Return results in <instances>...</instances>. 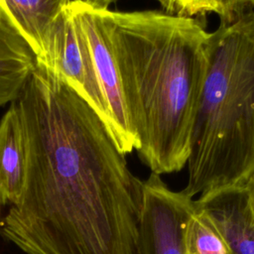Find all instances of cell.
I'll use <instances>...</instances> for the list:
<instances>
[{
	"label": "cell",
	"instance_id": "6",
	"mask_svg": "<svg viewBox=\"0 0 254 254\" xmlns=\"http://www.w3.org/2000/svg\"><path fill=\"white\" fill-rule=\"evenodd\" d=\"M67 9L86 38L111 115V136L119 150L127 155L136 149V139L130 127L121 79L102 11L83 0L70 1Z\"/></svg>",
	"mask_w": 254,
	"mask_h": 254
},
{
	"label": "cell",
	"instance_id": "7",
	"mask_svg": "<svg viewBox=\"0 0 254 254\" xmlns=\"http://www.w3.org/2000/svg\"><path fill=\"white\" fill-rule=\"evenodd\" d=\"M194 202L218 227L231 254H254V214L244 185L201 194Z\"/></svg>",
	"mask_w": 254,
	"mask_h": 254
},
{
	"label": "cell",
	"instance_id": "3",
	"mask_svg": "<svg viewBox=\"0 0 254 254\" xmlns=\"http://www.w3.org/2000/svg\"><path fill=\"white\" fill-rule=\"evenodd\" d=\"M187 166L182 191L190 198L243 185L254 172V11L209 33Z\"/></svg>",
	"mask_w": 254,
	"mask_h": 254
},
{
	"label": "cell",
	"instance_id": "5",
	"mask_svg": "<svg viewBox=\"0 0 254 254\" xmlns=\"http://www.w3.org/2000/svg\"><path fill=\"white\" fill-rule=\"evenodd\" d=\"M193 209L192 198L151 173L143 181L138 254H187L185 235Z\"/></svg>",
	"mask_w": 254,
	"mask_h": 254
},
{
	"label": "cell",
	"instance_id": "12",
	"mask_svg": "<svg viewBox=\"0 0 254 254\" xmlns=\"http://www.w3.org/2000/svg\"><path fill=\"white\" fill-rule=\"evenodd\" d=\"M220 22L228 23L254 11V0H218Z\"/></svg>",
	"mask_w": 254,
	"mask_h": 254
},
{
	"label": "cell",
	"instance_id": "13",
	"mask_svg": "<svg viewBox=\"0 0 254 254\" xmlns=\"http://www.w3.org/2000/svg\"><path fill=\"white\" fill-rule=\"evenodd\" d=\"M218 0H185L180 15L189 17L203 16L206 13L218 14Z\"/></svg>",
	"mask_w": 254,
	"mask_h": 254
},
{
	"label": "cell",
	"instance_id": "17",
	"mask_svg": "<svg viewBox=\"0 0 254 254\" xmlns=\"http://www.w3.org/2000/svg\"><path fill=\"white\" fill-rule=\"evenodd\" d=\"M0 19H6V18L4 17V14H3V12H2L1 9H0Z\"/></svg>",
	"mask_w": 254,
	"mask_h": 254
},
{
	"label": "cell",
	"instance_id": "10",
	"mask_svg": "<svg viewBox=\"0 0 254 254\" xmlns=\"http://www.w3.org/2000/svg\"><path fill=\"white\" fill-rule=\"evenodd\" d=\"M37 64L24 38L6 19H0V106L19 96Z\"/></svg>",
	"mask_w": 254,
	"mask_h": 254
},
{
	"label": "cell",
	"instance_id": "8",
	"mask_svg": "<svg viewBox=\"0 0 254 254\" xmlns=\"http://www.w3.org/2000/svg\"><path fill=\"white\" fill-rule=\"evenodd\" d=\"M70 0H0L6 20L24 38L38 61L46 54V42L53 23Z\"/></svg>",
	"mask_w": 254,
	"mask_h": 254
},
{
	"label": "cell",
	"instance_id": "11",
	"mask_svg": "<svg viewBox=\"0 0 254 254\" xmlns=\"http://www.w3.org/2000/svg\"><path fill=\"white\" fill-rule=\"evenodd\" d=\"M185 243L187 254H231L218 227L195 202L187 225Z\"/></svg>",
	"mask_w": 254,
	"mask_h": 254
},
{
	"label": "cell",
	"instance_id": "16",
	"mask_svg": "<svg viewBox=\"0 0 254 254\" xmlns=\"http://www.w3.org/2000/svg\"><path fill=\"white\" fill-rule=\"evenodd\" d=\"M85 3L90 5L91 7L99 10H105L108 9L109 5L114 1V0H83Z\"/></svg>",
	"mask_w": 254,
	"mask_h": 254
},
{
	"label": "cell",
	"instance_id": "14",
	"mask_svg": "<svg viewBox=\"0 0 254 254\" xmlns=\"http://www.w3.org/2000/svg\"><path fill=\"white\" fill-rule=\"evenodd\" d=\"M165 12L180 15L184 6L185 0H157Z\"/></svg>",
	"mask_w": 254,
	"mask_h": 254
},
{
	"label": "cell",
	"instance_id": "15",
	"mask_svg": "<svg viewBox=\"0 0 254 254\" xmlns=\"http://www.w3.org/2000/svg\"><path fill=\"white\" fill-rule=\"evenodd\" d=\"M243 185L246 189L248 198H249V202H250V206H251L252 212L254 214V172L248 177V179L244 182Z\"/></svg>",
	"mask_w": 254,
	"mask_h": 254
},
{
	"label": "cell",
	"instance_id": "4",
	"mask_svg": "<svg viewBox=\"0 0 254 254\" xmlns=\"http://www.w3.org/2000/svg\"><path fill=\"white\" fill-rule=\"evenodd\" d=\"M99 115L111 134V115L86 38L66 7L53 23L42 61Z\"/></svg>",
	"mask_w": 254,
	"mask_h": 254
},
{
	"label": "cell",
	"instance_id": "9",
	"mask_svg": "<svg viewBox=\"0 0 254 254\" xmlns=\"http://www.w3.org/2000/svg\"><path fill=\"white\" fill-rule=\"evenodd\" d=\"M26 154L22 127L14 102L0 120V204L18 202L25 180Z\"/></svg>",
	"mask_w": 254,
	"mask_h": 254
},
{
	"label": "cell",
	"instance_id": "1",
	"mask_svg": "<svg viewBox=\"0 0 254 254\" xmlns=\"http://www.w3.org/2000/svg\"><path fill=\"white\" fill-rule=\"evenodd\" d=\"M13 102L26 173L0 233L26 254H138L143 181L99 115L41 62Z\"/></svg>",
	"mask_w": 254,
	"mask_h": 254
},
{
	"label": "cell",
	"instance_id": "2",
	"mask_svg": "<svg viewBox=\"0 0 254 254\" xmlns=\"http://www.w3.org/2000/svg\"><path fill=\"white\" fill-rule=\"evenodd\" d=\"M136 151L157 175L181 171L207 67L209 32L197 17L101 10Z\"/></svg>",
	"mask_w": 254,
	"mask_h": 254
}]
</instances>
